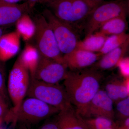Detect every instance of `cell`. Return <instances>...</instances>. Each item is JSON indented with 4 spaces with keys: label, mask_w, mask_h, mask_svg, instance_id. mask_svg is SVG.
<instances>
[{
    "label": "cell",
    "mask_w": 129,
    "mask_h": 129,
    "mask_svg": "<svg viewBox=\"0 0 129 129\" xmlns=\"http://www.w3.org/2000/svg\"><path fill=\"white\" fill-rule=\"evenodd\" d=\"M83 119L88 129H118L117 123L108 118L98 117Z\"/></svg>",
    "instance_id": "obj_21"
},
{
    "label": "cell",
    "mask_w": 129,
    "mask_h": 129,
    "mask_svg": "<svg viewBox=\"0 0 129 129\" xmlns=\"http://www.w3.org/2000/svg\"><path fill=\"white\" fill-rule=\"evenodd\" d=\"M33 8L37 3H46L49 0H25Z\"/></svg>",
    "instance_id": "obj_28"
},
{
    "label": "cell",
    "mask_w": 129,
    "mask_h": 129,
    "mask_svg": "<svg viewBox=\"0 0 129 129\" xmlns=\"http://www.w3.org/2000/svg\"><path fill=\"white\" fill-rule=\"evenodd\" d=\"M117 67L118 68L119 71L122 76L124 78H129V59L128 57H123L118 63Z\"/></svg>",
    "instance_id": "obj_23"
},
{
    "label": "cell",
    "mask_w": 129,
    "mask_h": 129,
    "mask_svg": "<svg viewBox=\"0 0 129 129\" xmlns=\"http://www.w3.org/2000/svg\"><path fill=\"white\" fill-rule=\"evenodd\" d=\"M27 96L39 99L60 111L72 106L63 86L30 78Z\"/></svg>",
    "instance_id": "obj_5"
},
{
    "label": "cell",
    "mask_w": 129,
    "mask_h": 129,
    "mask_svg": "<svg viewBox=\"0 0 129 129\" xmlns=\"http://www.w3.org/2000/svg\"><path fill=\"white\" fill-rule=\"evenodd\" d=\"M129 0L106 1L99 5L86 19L84 26L85 37L92 34L106 22L115 17L127 16Z\"/></svg>",
    "instance_id": "obj_4"
},
{
    "label": "cell",
    "mask_w": 129,
    "mask_h": 129,
    "mask_svg": "<svg viewBox=\"0 0 129 129\" xmlns=\"http://www.w3.org/2000/svg\"><path fill=\"white\" fill-rule=\"evenodd\" d=\"M92 1L97 2H104L106 1L107 0H92Z\"/></svg>",
    "instance_id": "obj_31"
},
{
    "label": "cell",
    "mask_w": 129,
    "mask_h": 129,
    "mask_svg": "<svg viewBox=\"0 0 129 129\" xmlns=\"http://www.w3.org/2000/svg\"><path fill=\"white\" fill-rule=\"evenodd\" d=\"M21 39L16 31L3 35L0 38V61H7L17 54L20 49Z\"/></svg>",
    "instance_id": "obj_12"
},
{
    "label": "cell",
    "mask_w": 129,
    "mask_h": 129,
    "mask_svg": "<svg viewBox=\"0 0 129 129\" xmlns=\"http://www.w3.org/2000/svg\"><path fill=\"white\" fill-rule=\"evenodd\" d=\"M3 120L2 119H0V125H1V124Z\"/></svg>",
    "instance_id": "obj_32"
},
{
    "label": "cell",
    "mask_w": 129,
    "mask_h": 129,
    "mask_svg": "<svg viewBox=\"0 0 129 129\" xmlns=\"http://www.w3.org/2000/svg\"><path fill=\"white\" fill-rule=\"evenodd\" d=\"M42 14L51 28L62 55L68 54L75 50L80 41L78 31L58 19L49 9L44 10Z\"/></svg>",
    "instance_id": "obj_7"
},
{
    "label": "cell",
    "mask_w": 129,
    "mask_h": 129,
    "mask_svg": "<svg viewBox=\"0 0 129 129\" xmlns=\"http://www.w3.org/2000/svg\"><path fill=\"white\" fill-rule=\"evenodd\" d=\"M57 115L56 120L59 129H88L73 105L60 111Z\"/></svg>",
    "instance_id": "obj_14"
},
{
    "label": "cell",
    "mask_w": 129,
    "mask_h": 129,
    "mask_svg": "<svg viewBox=\"0 0 129 129\" xmlns=\"http://www.w3.org/2000/svg\"><path fill=\"white\" fill-rule=\"evenodd\" d=\"M118 129H129V118L120 122L118 123Z\"/></svg>",
    "instance_id": "obj_27"
},
{
    "label": "cell",
    "mask_w": 129,
    "mask_h": 129,
    "mask_svg": "<svg viewBox=\"0 0 129 129\" xmlns=\"http://www.w3.org/2000/svg\"><path fill=\"white\" fill-rule=\"evenodd\" d=\"M32 8L27 2L21 4H0V27H5L15 24Z\"/></svg>",
    "instance_id": "obj_11"
},
{
    "label": "cell",
    "mask_w": 129,
    "mask_h": 129,
    "mask_svg": "<svg viewBox=\"0 0 129 129\" xmlns=\"http://www.w3.org/2000/svg\"><path fill=\"white\" fill-rule=\"evenodd\" d=\"M57 109L39 99L28 97L24 99L18 110L8 122L15 125L29 126L40 123L60 112Z\"/></svg>",
    "instance_id": "obj_2"
},
{
    "label": "cell",
    "mask_w": 129,
    "mask_h": 129,
    "mask_svg": "<svg viewBox=\"0 0 129 129\" xmlns=\"http://www.w3.org/2000/svg\"><path fill=\"white\" fill-rule=\"evenodd\" d=\"M113 104L104 90L100 89L79 114L83 118L103 117L113 120L115 116Z\"/></svg>",
    "instance_id": "obj_8"
},
{
    "label": "cell",
    "mask_w": 129,
    "mask_h": 129,
    "mask_svg": "<svg viewBox=\"0 0 129 129\" xmlns=\"http://www.w3.org/2000/svg\"><path fill=\"white\" fill-rule=\"evenodd\" d=\"M126 17L119 16L113 18L104 23L98 30L107 36L125 33L128 27Z\"/></svg>",
    "instance_id": "obj_19"
},
{
    "label": "cell",
    "mask_w": 129,
    "mask_h": 129,
    "mask_svg": "<svg viewBox=\"0 0 129 129\" xmlns=\"http://www.w3.org/2000/svg\"><path fill=\"white\" fill-rule=\"evenodd\" d=\"M104 91L114 103L129 97V78L122 80L113 77L107 81Z\"/></svg>",
    "instance_id": "obj_15"
},
{
    "label": "cell",
    "mask_w": 129,
    "mask_h": 129,
    "mask_svg": "<svg viewBox=\"0 0 129 129\" xmlns=\"http://www.w3.org/2000/svg\"><path fill=\"white\" fill-rule=\"evenodd\" d=\"M30 79L29 73L18 58L8 76L7 91L13 106L4 118L6 122L16 113L27 96Z\"/></svg>",
    "instance_id": "obj_3"
},
{
    "label": "cell",
    "mask_w": 129,
    "mask_h": 129,
    "mask_svg": "<svg viewBox=\"0 0 129 129\" xmlns=\"http://www.w3.org/2000/svg\"><path fill=\"white\" fill-rule=\"evenodd\" d=\"M129 44V40L118 48L103 55L91 68L99 71L111 69L117 67L119 62L128 51Z\"/></svg>",
    "instance_id": "obj_13"
},
{
    "label": "cell",
    "mask_w": 129,
    "mask_h": 129,
    "mask_svg": "<svg viewBox=\"0 0 129 129\" xmlns=\"http://www.w3.org/2000/svg\"><path fill=\"white\" fill-rule=\"evenodd\" d=\"M25 0H0V4H17Z\"/></svg>",
    "instance_id": "obj_29"
},
{
    "label": "cell",
    "mask_w": 129,
    "mask_h": 129,
    "mask_svg": "<svg viewBox=\"0 0 129 129\" xmlns=\"http://www.w3.org/2000/svg\"><path fill=\"white\" fill-rule=\"evenodd\" d=\"M103 74L91 68L68 71L63 85L70 103L79 114L100 89Z\"/></svg>",
    "instance_id": "obj_1"
},
{
    "label": "cell",
    "mask_w": 129,
    "mask_h": 129,
    "mask_svg": "<svg viewBox=\"0 0 129 129\" xmlns=\"http://www.w3.org/2000/svg\"><path fill=\"white\" fill-rule=\"evenodd\" d=\"M40 53L36 46L26 44L18 58L22 64L27 69L30 78H34L40 58Z\"/></svg>",
    "instance_id": "obj_16"
},
{
    "label": "cell",
    "mask_w": 129,
    "mask_h": 129,
    "mask_svg": "<svg viewBox=\"0 0 129 129\" xmlns=\"http://www.w3.org/2000/svg\"><path fill=\"white\" fill-rule=\"evenodd\" d=\"M38 129H59L56 120L45 122Z\"/></svg>",
    "instance_id": "obj_26"
},
{
    "label": "cell",
    "mask_w": 129,
    "mask_h": 129,
    "mask_svg": "<svg viewBox=\"0 0 129 129\" xmlns=\"http://www.w3.org/2000/svg\"><path fill=\"white\" fill-rule=\"evenodd\" d=\"M6 101L7 99L0 94V119L3 120L9 110Z\"/></svg>",
    "instance_id": "obj_24"
},
{
    "label": "cell",
    "mask_w": 129,
    "mask_h": 129,
    "mask_svg": "<svg viewBox=\"0 0 129 129\" xmlns=\"http://www.w3.org/2000/svg\"><path fill=\"white\" fill-rule=\"evenodd\" d=\"M4 27H0V38L4 34Z\"/></svg>",
    "instance_id": "obj_30"
},
{
    "label": "cell",
    "mask_w": 129,
    "mask_h": 129,
    "mask_svg": "<svg viewBox=\"0 0 129 129\" xmlns=\"http://www.w3.org/2000/svg\"><path fill=\"white\" fill-rule=\"evenodd\" d=\"M129 40V35L125 33L108 36L103 47L98 53L101 56L118 48Z\"/></svg>",
    "instance_id": "obj_20"
},
{
    "label": "cell",
    "mask_w": 129,
    "mask_h": 129,
    "mask_svg": "<svg viewBox=\"0 0 129 129\" xmlns=\"http://www.w3.org/2000/svg\"><path fill=\"white\" fill-rule=\"evenodd\" d=\"M108 36L99 31L95 32L86 37L83 40H80L76 49L98 53L103 47Z\"/></svg>",
    "instance_id": "obj_17"
},
{
    "label": "cell",
    "mask_w": 129,
    "mask_h": 129,
    "mask_svg": "<svg viewBox=\"0 0 129 129\" xmlns=\"http://www.w3.org/2000/svg\"><path fill=\"white\" fill-rule=\"evenodd\" d=\"M16 31L24 41H29L34 37L36 25L28 13L23 14L15 24Z\"/></svg>",
    "instance_id": "obj_18"
},
{
    "label": "cell",
    "mask_w": 129,
    "mask_h": 129,
    "mask_svg": "<svg viewBox=\"0 0 129 129\" xmlns=\"http://www.w3.org/2000/svg\"><path fill=\"white\" fill-rule=\"evenodd\" d=\"M34 21L36 25L34 36L36 46L40 55L64 64L63 55L60 51L53 31L46 19L41 14L36 17Z\"/></svg>",
    "instance_id": "obj_6"
},
{
    "label": "cell",
    "mask_w": 129,
    "mask_h": 129,
    "mask_svg": "<svg viewBox=\"0 0 129 129\" xmlns=\"http://www.w3.org/2000/svg\"><path fill=\"white\" fill-rule=\"evenodd\" d=\"M67 69L65 64L40 55L33 78L45 83L58 84L64 79L68 72Z\"/></svg>",
    "instance_id": "obj_9"
},
{
    "label": "cell",
    "mask_w": 129,
    "mask_h": 129,
    "mask_svg": "<svg viewBox=\"0 0 129 129\" xmlns=\"http://www.w3.org/2000/svg\"><path fill=\"white\" fill-rule=\"evenodd\" d=\"M116 104V115L120 122L129 118V97L119 101Z\"/></svg>",
    "instance_id": "obj_22"
},
{
    "label": "cell",
    "mask_w": 129,
    "mask_h": 129,
    "mask_svg": "<svg viewBox=\"0 0 129 129\" xmlns=\"http://www.w3.org/2000/svg\"><path fill=\"white\" fill-rule=\"evenodd\" d=\"M0 94L6 99H7L6 88L5 73L3 69L0 66Z\"/></svg>",
    "instance_id": "obj_25"
},
{
    "label": "cell",
    "mask_w": 129,
    "mask_h": 129,
    "mask_svg": "<svg viewBox=\"0 0 129 129\" xmlns=\"http://www.w3.org/2000/svg\"><path fill=\"white\" fill-rule=\"evenodd\" d=\"M102 56L98 53L75 49L68 54L63 55L64 64L70 70L84 69L93 65Z\"/></svg>",
    "instance_id": "obj_10"
}]
</instances>
